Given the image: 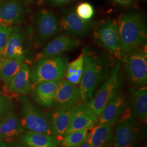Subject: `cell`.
<instances>
[{
  "mask_svg": "<svg viewBox=\"0 0 147 147\" xmlns=\"http://www.w3.org/2000/svg\"><path fill=\"white\" fill-rule=\"evenodd\" d=\"M15 147H26L25 146H23V145H22L21 144H16V146Z\"/></svg>",
  "mask_w": 147,
  "mask_h": 147,
  "instance_id": "obj_35",
  "label": "cell"
},
{
  "mask_svg": "<svg viewBox=\"0 0 147 147\" xmlns=\"http://www.w3.org/2000/svg\"><path fill=\"white\" fill-rule=\"evenodd\" d=\"M25 55L16 58H5L0 65V79L5 84H8L11 79L21 68L25 60Z\"/></svg>",
  "mask_w": 147,
  "mask_h": 147,
  "instance_id": "obj_24",
  "label": "cell"
},
{
  "mask_svg": "<svg viewBox=\"0 0 147 147\" xmlns=\"http://www.w3.org/2000/svg\"><path fill=\"white\" fill-rule=\"evenodd\" d=\"M12 110H13V104L9 98L0 94V120Z\"/></svg>",
  "mask_w": 147,
  "mask_h": 147,
  "instance_id": "obj_29",
  "label": "cell"
},
{
  "mask_svg": "<svg viewBox=\"0 0 147 147\" xmlns=\"http://www.w3.org/2000/svg\"><path fill=\"white\" fill-rule=\"evenodd\" d=\"M20 138L27 147H58V140L53 136L42 133L26 131Z\"/></svg>",
  "mask_w": 147,
  "mask_h": 147,
  "instance_id": "obj_23",
  "label": "cell"
},
{
  "mask_svg": "<svg viewBox=\"0 0 147 147\" xmlns=\"http://www.w3.org/2000/svg\"><path fill=\"white\" fill-rule=\"evenodd\" d=\"M7 85V90L14 94L26 95L30 92L31 71L26 63H22L19 71Z\"/></svg>",
  "mask_w": 147,
  "mask_h": 147,
  "instance_id": "obj_18",
  "label": "cell"
},
{
  "mask_svg": "<svg viewBox=\"0 0 147 147\" xmlns=\"http://www.w3.org/2000/svg\"><path fill=\"white\" fill-rule=\"evenodd\" d=\"M81 100L80 88L68 81L60 80L53 105L56 108H63L76 105Z\"/></svg>",
  "mask_w": 147,
  "mask_h": 147,
  "instance_id": "obj_13",
  "label": "cell"
},
{
  "mask_svg": "<svg viewBox=\"0 0 147 147\" xmlns=\"http://www.w3.org/2000/svg\"><path fill=\"white\" fill-rule=\"evenodd\" d=\"M3 58H2V57H0V65H1V63L2 62V61H3Z\"/></svg>",
  "mask_w": 147,
  "mask_h": 147,
  "instance_id": "obj_36",
  "label": "cell"
},
{
  "mask_svg": "<svg viewBox=\"0 0 147 147\" xmlns=\"http://www.w3.org/2000/svg\"><path fill=\"white\" fill-rule=\"evenodd\" d=\"M123 61L132 50L146 45L147 28L143 16L137 13L124 14L117 22Z\"/></svg>",
  "mask_w": 147,
  "mask_h": 147,
  "instance_id": "obj_1",
  "label": "cell"
},
{
  "mask_svg": "<svg viewBox=\"0 0 147 147\" xmlns=\"http://www.w3.org/2000/svg\"><path fill=\"white\" fill-rule=\"evenodd\" d=\"M112 133V126L95 124L88 129L87 141L93 147H108Z\"/></svg>",
  "mask_w": 147,
  "mask_h": 147,
  "instance_id": "obj_20",
  "label": "cell"
},
{
  "mask_svg": "<svg viewBox=\"0 0 147 147\" xmlns=\"http://www.w3.org/2000/svg\"><path fill=\"white\" fill-rule=\"evenodd\" d=\"M75 106L56 108L47 117L52 135L58 142L65 135Z\"/></svg>",
  "mask_w": 147,
  "mask_h": 147,
  "instance_id": "obj_12",
  "label": "cell"
},
{
  "mask_svg": "<svg viewBox=\"0 0 147 147\" xmlns=\"http://www.w3.org/2000/svg\"><path fill=\"white\" fill-rule=\"evenodd\" d=\"M79 44L80 42L76 39L63 35L59 36L47 44L42 51L37 55L36 59L38 61L42 58L59 55L73 50Z\"/></svg>",
  "mask_w": 147,
  "mask_h": 147,
  "instance_id": "obj_17",
  "label": "cell"
},
{
  "mask_svg": "<svg viewBox=\"0 0 147 147\" xmlns=\"http://www.w3.org/2000/svg\"><path fill=\"white\" fill-rule=\"evenodd\" d=\"M76 13L82 19L89 21L94 16V9L93 5L88 2H82L78 5Z\"/></svg>",
  "mask_w": 147,
  "mask_h": 147,
  "instance_id": "obj_27",
  "label": "cell"
},
{
  "mask_svg": "<svg viewBox=\"0 0 147 147\" xmlns=\"http://www.w3.org/2000/svg\"><path fill=\"white\" fill-rule=\"evenodd\" d=\"M75 0H48L49 3L53 7H59L67 5Z\"/></svg>",
  "mask_w": 147,
  "mask_h": 147,
  "instance_id": "obj_30",
  "label": "cell"
},
{
  "mask_svg": "<svg viewBox=\"0 0 147 147\" xmlns=\"http://www.w3.org/2000/svg\"><path fill=\"white\" fill-rule=\"evenodd\" d=\"M68 59L57 55L38 60L31 71V81L34 84L57 81L65 76Z\"/></svg>",
  "mask_w": 147,
  "mask_h": 147,
  "instance_id": "obj_3",
  "label": "cell"
},
{
  "mask_svg": "<svg viewBox=\"0 0 147 147\" xmlns=\"http://www.w3.org/2000/svg\"><path fill=\"white\" fill-rule=\"evenodd\" d=\"M88 129L71 132L65 134L58 142L61 147H78L86 142L88 137Z\"/></svg>",
  "mask_w": 147,
  "mask_h": 147,
  "instance_id": "obj_26",
  "label": "cell"
},
{
  "mask_svg": "<svg viewBox=\"0 0 147 147\" xmlns=\"http://www.w3.org/2000/svg\"><path fill=\"white\" fill-rule=\"evenodd\" d=\"M134 147V146H129V147Z\"/></svg>",
  "mask_w": 147,
  "mask_h": 147,
  "instance_id": "obj_37",
  "label": "cell"
},
{
  "mask_svg": "<svg viewBox=\"0 0 147 147\" xmlns=\"http://www.w3.org/2000/svg\"><path fill=\"white\" fill-rule=\"evenodd\" d=\"M13 27L0 24V57L2 58Z\"/></svg>",
  "mask_w": 147,
  "mask_h": 147,
  "instance_id": "obj_28",
  "label": "cell"
},
{
  "mask_svg": "<svg viewBox=\"0 0 147 147\" xmlns=\"http://www.w3.org/2000/svg\"><path fill=\"white\" fill-rule=\"evenodd\" d=\"M98 117L85 104H77L74 110L65 134L71 132L89 129L98 123Z\"/></svg>",
  "mask_w": 147,
  "mask_h": 147,
  "instance_id": "obj_15",
  "label": "cell"
},
{
  "mask_svg": "<svg viewBox=\"0 0 147 147\" xmlns=\"http://www.w3.org/2000/svg\"><path fill=\"white\" fill-rule=\"evenodd\" d=\"M23 129L20 118L12 110L0 120V141H14Z\"/></svg>",
  "mask_w": 147,
  "mask_h": 147,
  "instance_id": "obj_19",
  "label": "cell"
},
{
  "mask_svg": "<svg viewBox=\"0 0 147 147\" xmlns=\"http://www.w3.org/2000/svg\"><path fill=\"white\" fill-rule=\"evenodd\" d=\"M21 107V125L27 131L53 136L47 116L33 105L25 95L20 98Z\"/></svg>",
  "mask_w": 147,
  "mask_h": 147,
  "instance_id": "obj_5",
  "label": "cell"
},
{
  "mask_svg": "<svg viewBox=\"0 0 147 147\" xmlns=\"http://www.w3.org/2000/svg\"><path fill=\"white\" fill-rule=\"evenodd\" d=\"M58 85V81L45 82L36 84L34 94L37 102L44 107L53 106Z\"/></svg>",
  "mask_w": 147,
  "mask_h": 147,
  "instance_id": "obj_22",
  "label": "cell"
},
{
  "mask_svg": "<svg viewBox=\"0 0 147 147\" xmlns=\"http://www.w3.org/2000/svg\"><path fill=\"white\" fill-rule=\"evenodd\" d=\"M84 70L80 89L81 100L86 104L91 99L98 86L100 84L108 71V65L102 58L84 47Z\"/></svg>",
  "mask_w": 147,
  "mask_h": 147,
  "instance_id": "obj_2",
  "label": "cell"
},
{
  "mask_svg": "<svg viewBox=\"0 0 147 147\" xmlns=\"http://www.w3.org/2000/svg\"><path fill=\"white\" fill-rule=\"evenodd\" d=\"M146 45L132 50L124 59L126 73L134 84L144 86L147 82Z\"/></svg>",
  "mask_w": 147,
  "mask_h": 147,
  "instance_id": "obj_6",
  "label": "cell"
},
{
  "mask_svg": "<svg viewBox=\"0 0 147 147\" xmlns=\"http://www.w3.org/2000/svg\"><path fill=\"white\" fill-rule=\"evenodd\" d=\"M116 90L98 118V124L113 126L118 121L123 113L125 107V100L123 94Z\"/></svg>",
  "mask_w": 147,
  "mask_h": 147,
  "instance_id": "obj_9",
  "label": "cell"
},
{
  "mask_svg": "<svg viewBox=\"0 0 147 147\" xmlns=\"http://www.w3.org/2000/svg\"><path fill=\"white\" fill-rule=\"evenodd\" d=\"M94 38L97 43L121 59V40L116 20H104L95 32Z\"/></svg>",
  "mask_w": 147,
  "mask_h": 147,
  "instance_id": "obj_7",
  "label": "cell"
},
{
  "mask_svg": "<svg viewBox=\"0 0 147 147\" xmlns=\"http://www.w3.org/2000/svg\"><path fill=\"white\" fill-rule=\"evenodd\" d=\"M35 38L37 42H45L59 30V21L50 11L43 9L37 14L34 22Z\"/></svg>",
  "mask_w": 147,
  "mask_h": 147,
  "instance_id": "obj_8",
  "label": "cell"
},
{
  "mask_svg": "<svg viewBox=\"0 0 147 147\" xmlns=\"http://www.w3.org/2000/svg\"><path fill=\"white\" fill-rule=\"evenodd\" d=\"M118 5L124 7H131L134 5V0H111Z\"/></svg>",
  "mask_w": 147,
  "mask_h": 147,
  "instance_id": "obj_31",
  "label": "cell"
},
{
  "mask_svg": "<svg viewBox=\"0 0 147 147\" xmlns=\"http://www.w3.org/2000/svg\"><path fill=\"white\" fill-rule=\"evenodd\" d=\"M59 25L65 31L76 36L88 34L93 27L91 21L82 19L72 9L64 11Z\"/></svg>",
  "mask_w": 147,
  "mask_h": 147,
  "instance_id": "obj_14",
  "label": "cell"
},
{
  "mask_svg": "<svg viewBox=\"0 0 147 147\" xmlns=\"http://www.w3.org/2000/svg\"><path fill=\"white\" fill-rule=\"evenodd\" d=\"M24 34L21 27H13L5 47L3 58H16L24 54Z\"/></svg>",
  "mask_w": 147,
  "mask_h": 147,
  "instance_id": "obj_21",
  "label": "cell"
},
{
  "mask_svg": "<svg viewBox=\"0 0 147 147\" xmlns=\"http://www.w3.org/2000/svg\"><path fill=\"white\" fill-rule=\"evenodd\" d=\"M78 147H93L88 142H87V141L84 143H83L82 144H81L80 146H79Z\"/></svg>",
  "mask_w": 147,
  "mask_h": 147,
  "instance_id": "obj_34",
  "label": "cell"
},
{
  "mask_svg": "<svg viewBox=\"0 0 147 147\" xmlns=\"http://www.w3.org/2000/svg\"><path fill=\"white\" fill-rule=\"evenodd\" d=\"M24 17L23 0H0V24L8 26L19 24Z\"/></svg>",
  "mask_w": 147,
  "mask_h": 147,
  "instance_id": "obj_11",
  "label": "cell"
},
{
  "mask_svg": "<svg viewBox=\"0 0 147 147\" xmlns=\"http://www.w3.org/2000/svg\"><path fill=\"white\" fill-rule=\"evenodd\" d=\"M84 64V54L82 51L78 58L68 64L65 76L68 82L75 85L80 83L83 74Z\"/></svg>",
  "mask_w": 147,
  "mask_h": 147,
  "instance_id": "obj_25",
  "label": "cell"
},
{
  "mask_svg": "<svg viewBox=\"0 0 147 147\" xmlns=\"http://www.w3.org/2000/svg\"><path fill=\"white\" fill-rule=\"evenodd\" d=\"M126 113L125 117H121V121L117 126L113 138L114 147H128L136 140L138 130L135 121Z\"/></svg>",
  "mask_w": 147,
  "mask_h": 147,
  "instance_id": "obj_10",
  "label": "cell"
},
{
  "mask_svg": "<svg viewBox=\"0 0 147 147\" xmlns=\"http://www.w3.org/2000/svg\"><path fill=\"white\" fill-rule=\"evenodd\" d=\"M27 2H30V3H42L44 2L46 0H26Z\"/></svg>",
  "mask_w": 147,
  "mask_h": 147,
  "instance_id": "obj_33",
  "label": "cell"
},
{
  "mask_svg": "<svg viewBox=\"0 0 147 147\" xmlns=\"http://www.w3.org/2000/svg\"><path fill=\"white\" fill-rule=\"evenodd\" d=\"M121 67V64L117 62L91 99L85 104L98 118L112 95L121 87L119 78Z\"/></svg>",
  "mask_w": 147,
  "mask_h": 147,
  "instance_id": "obj_4",
  "label": "cell"
},
{
  "mask_svg": "<svg viewBox=\"0 0 147 147\" xmlns=\"http://www.w3.org/2000/svg\"><path fill=\"white\" fill-rule=\"evenodd\" d=\"M130 110L131 115L137 121L145 123L147 121V88H131L129 93Z\"/></svg>",
  "mask_w": 147,
  "mask_h": 147,
  "instance_id": "obj_16",
  "label": "cell"
},
{
  "mask_svg": "<svg viewBox=\"0 0 147 147\" xmlns=\"http://www.w3.org/2000/svg\"><path fill=\"white\" fill-rule=\"evenodd\" d=\"M16 143L14 141L9 142L5 141H0V147H15Z\"/></svg>",
  "mask_w": 147,
  "mask_h": 147,
  "instance_id": "obj_32",
  "label": "cell"
}]
</instances>
